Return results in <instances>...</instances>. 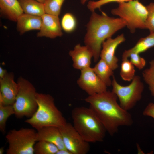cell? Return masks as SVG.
Returning <instances> with one entry per match:
<instances>
[{"instance_id":"cell-34","label":"cell","mask_w":154,"mask_h":154,"mask_svg":"<svg viewBox=\"0 0 154 154\" xmlns=\"http://www.w3.org/2000/svg\"><path fill=\"white\" fill-rule=\"evenodd\" d=\"M88 0H80V3L81 4L84 5Z\"/></svg>"},{"instance_id":"cell-2","label":"cell","mask_w":154,"mask_h":154,"mask_svg":"<svg viewBox=\"0 0 154 154\" xmlns=\"http://www.w3.org/2000/svg\"><path fill=\"white\" fill-rule=\"evenodd\" d=\"M86 25V32L84 42L92 51L94 61L100 58L102 43L119 30L126 26V23L119 18L108 16L102 12L101 14L92 12Z\"/></svg>"},{"instance_id":"cell-11","label":"cell","mask_w":154,"mask_h":154,"mask_svg":"<svg viewBox=\"0 0 154 154\" xmlns=\"http://www.w3.org/2000/svg\"><path fill=\"white\" fill-rule=\"evenodd\" d=\"M123 34L114 38H109L102 43L100 58L105 61L113 70L118 67L117 58L115 55L116 50L119 45L125 41Z\"/></svg>"},{"instance_id":"cell-26","label":"cell","mask_w":154,"mask_h":154,"mask_svg":"<svg viewBox=\"0 0 154 154\" xmlns=\"http://www.w3.org/2000/svg\"><path fill=\"white\" fill-rule=\"evenodd\" d=\"M62 29L68 33L72 32L76 28L77 21L74 16L70 13H66L63 16L61 22Z\"/></svg>"},{"instance_id":"cell-29","label":"cell","mask_w":154,"mask_h":154,"mask_svg":"<svg viewBox=\"0 0 154 154\" xmlns=\"http://www.w3.org/2000/svg\"><path fill=\"white\" fill-rule=\"evenodd\" d=\"M129 60L132 64L138 69H143L145 66L146 61L145 59L141 57L139 54L135 53H131L129 56Z\"/></svg>"},{"instance_id":"cell-19","label":"cell","mask_w":154,"mask_h":154,"mask_svg":"<svg viewBox=\"0 0 154 154\" xmlns=\"http://www.w3.org/2000/svg\"><path fill=\"white\" fill-rule=\"evenodd\" d=\"M93 68L95 73L107 87L111 86L112 80L110 77L113 75L114 70L105 61L100 58Z\"/></svg>"},{"instance_id":"cell-25","label":"cell","mask_w":154,"mask_h":154,"mask_svg":"<svg viewBox=\"0 0 154 154\" xmlns=\"http://www.w3.org/2000/svg\"><path fill=\"white\" fill-rule=\"evenodd\" d=\"M148 68L144 70L142 75L144 80L148 85L152 95L154 97V59L149 62Z\"/></svg>"},{"instance_id":"cell-14","label":"cell","mask_w":154,"mask_h":154,"mask_svg":"<svg viewBox=\"0 0 154 154\" xmlns=\"http://www.w3.org/2000/svg\"><path fill=\"white\" fill-rule=\"evenodd\" d=\"M69 54L73 61L74 68L81 70L90 67L93 54L86 46L77 44L73 50L70 51Z\"/></svg>"},{"instance_id":"cell-1","label":"cell","mask_w":154,"mask_h":154,"mask_svg":"<svg viewBox=\"0 0 154 154\" xmlns=\"http://www.w3.org/2000/svg\"><path fill=\"white\" fill-rule=\"evenodd\" d=\"M117 100L115 94L107 90L89 95L85 100L111 136L118 132L119 127L130 126L133 123L131 114L121 107Z\"/></svg>"},{"instance_id":"cell-28","label":"cell","mask_w":154,"mask_h":154,"mask_svg":"<svg viewBox=\"0 0 154 154\" xmlns=\"http://www.w3.org/2000/svg\"><path fill=\"white\" fill-rule=\"evenodd\" d=\"M148 11V15L145 22V28L149 30L150 32L154 33V5L151 3L146 6Z\"/></svg>"},{"instance_id":"cell-7","label":"cell","mask_w":154,"mask_h":154,"mask_svg":"<svg viewBox=\"0 0 154 154\" xmlns=\"http://www.w3.org/2000/svg\"><path fill=\"white\" fill-rule=\"evenodd\" d=\"M111 86L112 91L117 96L119 105L128 111L133 108L141 100L144 88V84L138 75H135L129 85L123 86L117 82L113 75Z\"/></svg>"},{"instance_id":"cell-18","label":"cell","mask_w":154,"mask_h":154,"mask_svg":"<svg viewBox=\"0 0 154 154\" xmlns=\"http://www.w3.org/2000/svg\"><path fill=\"white\" fill-rule=\"evenodd\" d=\"M153 47H154V33L150 32L149 35L139 40L133 47L125 50L123 54L122 59L128 58L129 56L131 53L139 54Z\"/></svg>"},{"instance_id":"cell-23","label":"cell","mask_w":154,"mask_h":154,"mask_svg":"<svg viewBox=\"0 0 154 154\" xmlns=\"http://www.w3.org/2000/svg\"><path fill=\"white\" fill-rule=\"evenodd\" d=\"M15 113L13 105H5L0 102V129L1 131L5 132L7 119Z\"/></svg>"},{"instance_id":"cell-35","label":"cell","mask_w":154,"mask_h":154,"mask_svg":"<svg viewBox=\"0 0 154 154\" xmlns=\"http://www.w3.org/2000/svg\"><path fill=\"white\" fill-rule=\"evenodd\" d=\"M40 2L44 3L46 0H36Z\"/></svg>"},{"instance_id":"cell-36","label":"cell","mask_w":154,"mask_h":154,"mask_svg":"<svg viewBox=\"0 0 154 154\" xmlns=\"http://www.w3.org/2000/svg\"></svg>"},{"instance_id":"cell-9","label":"cell","mask_w":154,"mask_h":154,"mask_svg":"<svg viewBox=\"0 0 154 154\" xmlns=\"http://www.w3.org/2000/svg\"><path fill=\"white\" fill-rule=\"evenodd\" d=\"M65 148L72 154H86L89 151V143L85 141L73 125L67 122L59 128Z\"/></svg>"},{"instance_id":"cell-24","label":"cell","mask_w":154,"mask_h":154,"mask_svg":"<svg viewBox=\"0 0 154 154\" xmlns=\"http://www.w3.org/2000/svg\"><path fill=\"white\" fill-rule=\"evenodd\" d=\"M65 0H46L44 3L45 13L59 16Z\"/></svg>"},{"instance_id":"cell-22","label":"cell","mask_w":154,"mask_h":154,"mask_svg":"<svg viewBox=\"0 0 154 154\" xmlns=\"http://www.w3.org/2000/svg\"><path fill=\"white\" fill-rule=\"evenodd\" d=\"M134 66L128 58L122 59L120 75L122 79L125 81H131L135 76Z\"/></svg>"},{"instance_id":"cell-30","label":"cell","mask_w":154,"mask_h":154,"mask_svg":"<svg viewBox=\"0 0 154 154\" xmlns=\"http://www.w3.org/2000/svg\"><path fill=\"white\" fill-rule=\"evenodd\" d=\"M143 114L151 117L154 119V104L152 102L149 103L144 110Z\"/></svg>"},{"instance_id":"cell-5","label":"cell","mask_w":154,"mask_h":154,"mask_svg":"<svg viewBox=\"0 0 154 154\" xmlns=\"http://www.w3.org/2000/svg\"><path fill=\"white\" fill-rule=\"evenodd\" d=\"M111 13L124 20L131 33H134L136 29H146L148 11L146 6L139 0L118 3V7L112 9Z\"/></svg>"},{"instance_id":"cell-17","label":"cell","mask_w":154,"mask_h":154,"mask_svg":"<svg viewBox=\"0 0 154 154\" xmlns=\"http://www.w3.org/2000/svg\"><path fill=\"white\" fill-rule=\"evenodd\" d=\"M0 11L5 17L15 22L23 13L18 0H0Z\"/></svg>"},{"instance_id":"cell-20","label":"cell","mask_w":154,"mask_h":154,"mask_svg":"<svg viewBox=\"0 0 154 154\" xmlns=\"http://www.w3.org/2000/svg\"><path fill=\"white\" fill-rule=\"evenodd\" d=\"M24 13L41 17L45 13L44 3L36 0H18Z\"/></svg>"},{"instance_id":"cell-10","label":"cell","mask_w":154,"mask_h":154,"mask_svg":"<svg viewBox=\"0 0 154 154\" xmlns=\"http://www.w3.org/2000/svg\"><path fill=\"white\" fill-rule=\"evenodd\" d=\"M80 70L77 83L89 96L107 90V87L95 73L93 68L90 67Z\"/></svg>"},{"instance_id":"cell-31","label":"cell","mask_w":154,"mask_h":154,"mask_svg":"<svg viewBox=\"0 0 154 154\" xmlns=\"http://www.w3.org/2000/svg\"><path fill=\"white\" fill-rule=\"evenodd\" d=\"M56 154H72L67 149H60L58 150Z\"/></svg>"},{"instance_id":"cell-12","label":"cell","mask_w":154,"mask_h":154,"mask_svg":"<svg viewBox=\"0 0 154 154\" xmlns=\"http://www.w3.org/2000/svg\"><path fill=\"white\" fill-rule=\"evenodd\" d=\"M0 102L5 105H13L19 90V85L14 80L13 72H7L0 78Z\"/></svg>"},{"instance_id":"cell-27","label":"cell","mask_w":154,"mask_h":154,"mask_svg":"<svg viewBox=\"0 0 154 154\" xmlns=\"http://www.w3.org/2000/svg\"><path fill=\"white\" fill-rule=\"evenodd\" d=\"M133 0H99L97 1H89L87 5L88 9L91 12L94 11L97 9H100L104 5L112 2L118 3L126 2Z\"/></svg>"},{"instance_id":"cell-3","label":"cell","mask_w":154,"mask_h":154,"mask_svg":"<svg viewBox=\"0 0 154 154\" xmlns=\"http://www.w3.org/2000/svg\"><path fill=\"white\" fill-rule=\"evenodd\" d=\"M38 107L33 115L25 121L37 131L47 126L60 128L67 123L62 114L56 106L54 98L49 94L37 93Z\"/></svg>"},{"instance_id":"cell-4","label":"cell","mask_w":154,"mask_h":154,"mask_svg":"<svg viewBox=\"0 0 154 154\" xmlns=\"http://www.w3.org/2000/svg\"><path fill=\"white\" fill-rule=\"evenodd\" d=\"M71 114L74 127L85 141L88 143L103 141L106 130L89 108L75 107Z\"/></svg>"},{"instance_id":"cell-6","label":"cell","mask_w":154,"mask_h":154,"mask_svg":"<svg viewBox=\"0 0 154 154\" xmlns=\"http://www.w3.org/2000/svg\"><path fill=\"white\" fill-rule=\"evenodd\" d=\"M19 90L13 105L15 115L18 118L31 117L37 110L38 105L36 92L33 85L22 77L18 79Z\"/></svg>"},{"instance_id":"cell-21","label":"cell","mask_w":154,"mask_h":154,"mask_svg":"<svg viewBox=\"0 0 154 154\" xmlns=\"http://www.w3.org/2000/svg\"><path fill=\"white\" fill-rule=\"evenodd\" d=\"M34 149V154H56L59 150L54 144L42 140L38 141L36 143Z\"/></svg>"},{"instance_id":"cell-15","label":"cell","mask_w":154,"mask_h":154,"mask_svg":"<svg viewBox=\"0 0 154 154\" xmlns=\"http://www.w3.org/2000/svg\"><path fill=\"white\" fill-rule=\"evenodd\" d=\"M37 133V141H46L55 145L59 150L66 149L59 127L52 126L45 127L38 130Z\"/></svg>"},{"instance_id":"cell-33","label":"cell","mask_w":154,"mask_h":154,"mask_svg":"<svg viewBox=\"0 0 154 154\" xmlns=\"http://www.w3.org/2000/svg\"><path fill=\"white\" fill-rule=\"evenodd\" d=\"M4 152V148L3 147H1L0 148V154H3Z\"/></svg>"},{"instance_id":"cell-32","label":"cell","mask_w":154,"mask_h":154,"mask_svg":"<svg viewBox=\"0 0 154 154\" xmlns=\"http://www.w3.org/2000/svg\"><path fill=\"white\" fill-rule=\"evenodd\" d=\"M7 73L6 70L3 69L1 67H0V78H3Z\"/></svg>"},{"instance_id":"cell-13","label":"cell","mask_w":154,"mask_h":154,"mask_svg":"<svg viewBox=\"0 0 154 154\" xmlns=\"http://www.w3.org/2000/svg\"><path fill=\"white\" fill-rule=\"evenodd\" d=\"M42 23L38 37H45L50 38L60 37L63 35L59 17L45 13L41 16Z\"/></svg>"},{"instance_id":"cell-16","label":"cell","mask_w":154,"mask_h":154,"mask_svg":"<svg viewBox=\"0 0 154 154\" xmlns=\"http://www.w3.org/2000/svg\"><path fill=\"white\" fill-rule=\"evenodd\" d=\"M17 29L21 34L32 30H39L42 23L41 17L23 13L17 19Z\"/></svg>"},{"instance_id":"cell-8","label":"cell","mask_w":154,"mask_h":154,"mask_svg":"<svg viewBox=\"0 0 154 154\" xmlns=\"http://www.w3.org/2000/svg\"><path fill=\"white\" fill-rule=\"evenodd\" d=\"M37 133L33 129L22 128L10 130L5 136L9 144L7 154H33L37 141Z\"/></svg>"}]
</instances>
